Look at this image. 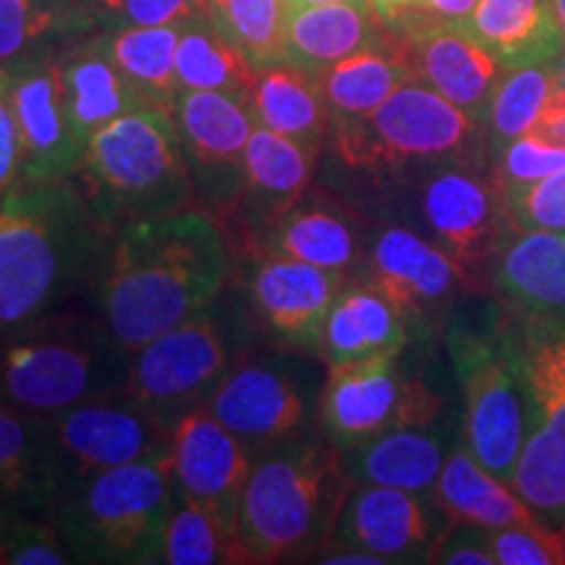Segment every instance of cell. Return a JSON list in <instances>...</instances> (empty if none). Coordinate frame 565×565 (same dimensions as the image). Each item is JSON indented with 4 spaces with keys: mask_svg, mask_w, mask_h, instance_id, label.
Returning <instances> with one entry per match:
<instances>
[{
    "mask_svg": "<svg viewBox=\"0 0 565 565\" xmlns=\"http://www.w3.org/2000/svg\"><path fill=\"white\" fill-rule=\"evenodd\" d=\"M236 270L231 231L194 204L118 231L92 301L110 335L134 353L217 299Z\"/></svg>",
    "mask_w": 565,
    "mask_h": 565,
    "instance_id": "1",
    "label": "cell"
},
{
    "mask_svg": "<svg viewBox=\"0 0 565 565\" xmlns=\"http://www.w3.org/2000/svg\"><path fill=\"white\" fill-rule=\"evenodd\" d=\"M113 242L76 179L13 183L0 196V328L95 291Z\"/></svg>",
    "mask_w": 565,
    "mask_h": 565,
    "instance_id": "2",
    "label": "cell"
},
{
    "mask_svg": "<svg viewBox=\"0 0 565 565\" xmlns=\"http://www.w3.org/2000/svg\"><path fill=\"white\" fill-rule=\"evenodd\" d=\"M349 479L320 429L254 458L238 508V542L249 565L309 563L328 545Z\"/></svg>",
    "mask_w": 565,
    "mask_h": 565,
    "instance_id": "3",
    "label": "cell"
},
{
    "mask_svg": "<svg viewBox=\"0 0 565 565\" xmlns=\"http://www.w3.org/2000/svg\"><path fill=\"white\" fill-rule=\"evenodd\" d=\"M131 353L95 312L63 307L0 328V404L51 416L124 391Z\"/></svg>",
    "mask_w": 565,
    "mask_h": 565,
    "instance_id": "4",
    "label": "cell"
},
{
    "mask_svg": "<svg viewBox=\"0 0 565 565\" xmlns=\"http://www.w3.org/2000/svg\"><path fill=\"white\" fill-rule=\"evenodd\" d=\"M76 183L110 231L194 207V186L173 113L152 105L113 118L87 141Z\"/></svg>",
    "mask_w": 565,
    "mask_h": 565,
    "instance_id": "5",
    "label": "cell"
},
{
    "mask_svg": "<svg viewBox=\"0 0 565 565\" xmlns=\"http://www.w3.org/2000/svg\"><path fill=\"white\" fill-rule=\"evenodd\" d=\"M257 341L249 303L233 278L207 307L131 353L124 391L147 412L175 427L186 414L204 408Z\"/></svg>",
    "mask_w": 565,
    "mask_h": 565,
    "instance_id": "6",
    "label": "cell"
},
{
    "mask_svg": "<svg viewBox=\"0 0 565 565\" xmlns=\"http://www.w3.org/2000/svg\"><path fill=\"white\" fill-rule=\"evenodd\" d=\"M175 503L168 458L108 469L74 487L51 519L76 565H160Z\"/></svg>",
    "mask_w": 565,
    "mask_h": 565,
    "instance_id": "7",
    "label": "cell"
},
{
    "mask_svg": "<svg viewBox=\"0 0 565 565\" xmlns=\"http://www.w3.org/2000/svg\"><path fill=\"white\" fill-rule=\"evenodd\" d=\"M445 341L463 398V445L487 471L513 482L529 435V391L511 324L450 320Z\"/></svg>",
    "mask_w": 565,
    "mask_h": 565,
    "instance_id": "8",
    "label": "cell"
},
{
    "mask_svg": "<svg viewBox=\"0 0 565 565\" xmlns=\"http://www.w3.org/2000/svg\"><path fill=\"white\" fill-rule=\"evenodd\" d=\"M484 139L469 113L419 79H406L372 116L335 126L328 147L345 168L366 173L429 171L469 160Z\"/></svg>",
    "mask_w": 565,
    "mask_h": 565,
    "instance_id": "9",
    "label": "cell"
},
{
    "mask_svg": "<svg viewBox=\"0 0 565 565\" xmlns=\"http://www.w3.org/2000/svg\"><path fill=\"white\" fill-rule=\"evenodd\" d=\"M511 333L529 391V435L513 490L547 524H565V317H515Z\"/></svg>",
    "mask_w": 565,
    "mask_h": 565,
    "instance_id": "10",
    "label": "cell"
},
{
    "mask_svg": "<svg viewBox=\"0 0 565 565\" xmlns=\"http://www.w3.org/2000/svg\"><path fill=\"white\" fill-rule=\"evenodd\" d=\"M45 424L58 500L108 469L171 456V424L147 412L126 391L95 395L45 416Z\"/></svg>",
    "mask_w": 565,
    "mask_h": 565,
    "instance_id": "11",
    "label": "cell"
},
{
    "mask_svg": "<svg viewBox=\"0 0 565 565\" xmlns=\"http://www.w3.org/2000/svg\"><path fill=\"white\" fill-rule=\"evenodd\" d=\"M301 353L254 349L223 380L204 408L242 440L254 456L299 440L317 429L320 387L303 372Z\"/></svg>",
    "mask_w": 565,
    "mask_h": 565,
    "instance_id": "12",
    "label": "cell"
},
{
    "mask_svg": "<svg viewBox=\"0 0 565 565\" xmlns=\"http://www.w3.org/2000/svg\"><path fill=\"white\" fill-rule=\"evenodd\" d=\"M317 429L338 450L356 448L372 437L440 419L443 398L419 377H412L401 356L366 359L324 366Z\"/></svg>",
    "mask_w": 565,
    "mask_h": 565,
    "instance_id": "13",
    "label": "cell"
},
{
    "mask_svg": "<svg viewBox=\"0 0 565 565\" xmlns=\"http://www.w3.org/2000/svg\"><path fill=\"white\" fill-rule=\"evenodd\" d=\"M416 228L461 267L469 288L490 280L494 252L511 231L503 196L490 175L479 173L471 160L429 168L416 192Z\"/></svg>",
    "mask_w": 565,
    "mask_h": 565,
    "instance_id": "14",
    "label": "cell"
},
{
    "mask_svg": "<svg viewBox=\"0 0 565 565\" xmlns=\"http://www.w3.org/2000/svg\"><path fill=\"white\" fill-rule=\"evenodd\" d=\"M236 280L257 333L270 349L320 359L322 328L335 296L351 278L278 254H246Z\"/></svg>",
    "mask_w": 565,
    "mask_h": 565,
    "instance_id": "15",
    "label": "cell"
},
{
    "mask_svg": "<svg viewBox=\"0 0 565 565\" xmlns=\"http://www.w3.org/2000/svg\"><path fill=\"white\" fill-rule=\"evenodd\" d=\"M192 173L194 204L228 223L244 186L254 121L249 100L225 92L183 89L173 110Z\"/></svg>",
    "mask_w": 565,
    "mask_h": 565,
    "instance_id": "16",
    "label": "cell"
},
{
    "mask_svg": "<svg viewBox=\"0 0 565 565\" xmlns=\"http://www.w3.org/2000/svg\"><path fill=\"white\" fill-rule=\"evenodd\" d=\"M359 273V280L377 288L398 309L412 333L433 330L458 294L469 288L461 267L433 238L404 223L380 225L366 236Z\"/></svg>",
    "mask_w": 565,
    "mask_h": 565,
    "instance_id": "17",
    "label": "cell"
},
{
    "mask_svg": "<svg viewBox=\"0 0 565 565\" xmlns=\"http://www.w3.org/2000/svg\"><path fill=\"white\" fill-rule=\"evenodd\" d=\"M433 494L383 484H351L324 547H351L395 563H429L448 529Z\"/></svg>",
    "mask_w": 565,
    "mask_h": 565,
    "instance_id": "18",
    "label": "cell"
},
{
    "mask_svg": "<svg viewBox=\"0 0 565 565\" xmlns=\"http://www.w3.org/2000/svg\"><path fill=\"white\" fill-rule=\"evenodd\" d=\"M6 76H9V95L21 137L17 183L76 179L87 147L68 121L61 53L34 55L13 63L6 66Z\"/></svg>",
    "mask_w": 565,
    "mask_h": 565,
    "instance_id": "19",
    "label": "cell"
},
{
    "mask_svg": "<svg viewBox=\"0 0 565 565\" xmlns=\"http://www.w3.org/2000/svg\"><path fill=\"white\" fill-rule=\"evenodd\" d=\"M254 458L257 456L207 408H196L173 427L168 463L175 498L200 505L223 526L236 532L238 508Z\"/></svg>",
    "mask_w": 565,
    "mask_h": 565,
    "instance_id": "20",
    "label": "cell"
},
{
    "mask_svg": "<svg viewBox=\"0 0 565 565\" xmlns=\"http://www.w3.org/2000/svg\"><path fill=\"white\" fill-rule=\"evenodd\" d=\"M391 32L412 68V79L440 92L445 100L469 113L484 129L487 108L505 63L475 34L456 24L406 19Z\"/></svg>",
    "mask_w": 565,
    "mask_h": 565,
    "instance_id": "21",
    "label": "cell"
},
{
    "mask_svg": "<svg viewBox=\"0 0 565 565\" xmlns=\"http://www.w3.org/2000/svg\"><path fill=\"white\" fill-rule=\"evenodd\" d=\"M320 158V150L254 126L246 147L242 196L225 223L236 249L246 246V254L257 252L265 233L309 194Z\"/></svg>",
    "mask_w": 565,
    "mask_h": 565,
    "instance_id": "22",
    "label": "cell"
},
{
    "mask_svg": "<svg viewBox=\"0 0 565 565\" xmlns=\"http://www.w3.org/2000/svg\"><path fill=\"white\" fill-rule=\"evenodd\" d=\"M450 424L440 419L391 429L356 448L338 450L349 484H383L433 494L450 450L456 448Z\"/></svg>",
    "mask_w": 565,
    "mask_h": 565,
    "instance_id": "23",
    "label": "cell"
},
{
    "mask_svg": "<svg viewBox=\"0 0 565 565\" xmlns=\"http://www.w3.org/2000/svg\"><path fill=\"white\" fill-rule=\"evenodd\" d=\"M487 282L515 317H565V231L511 228Z\"/></svg>",
    "mask_w": 565,
    "mask_h": 565,
    "instance_id": "24",
    "label": "cell"
},
{
    "mask_svg": "<svg viewBox=\"0 0 565 565\" xmlns=\"http://www.w3.org/2000/svg\"><path fill=\"white\" fill-rule=\"evenodd\" d=\"M412 330L398 309L364 280H349L335 296L322 328L320 362L324 366L401 356Z\"/></svg>",
    "mask_w": 565,
    "mask_h": 565,
    "instance_id": "25",
    "label": "cell"
},
{
    "mask_svg": "<svg viewBox=\"0 0 565 565\" xmlns=\"http://www.w3.org/2000/svg\"><path fill=\"white\" fill-rule=\"evenodd\" d=\"M249 108L254 121L312 150H328L333 116L320 84V74L294 61H275L254 74Z\"/></svg>",
    "mask_w": 565,
    "mask_h": 565,
    "instance_id": "26",
    "label": "cell"
},
{
    "mask_svg": "<svg viewBox=\"0 0 565 565\" xmlns=\"http://www.w3.org/2000/svg\"><path fill=\"white\" fill-rule=\"evenodd\" d=\"M61 76L68 121L84 147L113 118L147 105L113 63L103 32H92L61 51Z\"/></svg>",
    "mask_w": 565,
    "mask_h": 565,
    "instance_id": "27",
    "label": "cell"
},
{
    "mask_svg": "<svg viewBox=\"0 0 565 565\" xmlns=\"http://www.w3.org/2000/svg\"><path fill=\"white\" fill-rule=\"evenodd\" d=\"M257 252L351 275L362 263L364 238L349 210L328 200L303 196L265 233Z\"/></svg>",
    "mask_w": 565,
    "mask_h": 565,
    "instance_id": "28",
    "label": "cell"
},
{
    "mask_svg": "<svg viewBox=\"0 0 565 565\" xmlns=\"http://www.w3.org/2000/svg\"><path fill=\"white\" fill-rule=\"evenodd\" d=\"M393 32L370 3H328L288 9V58L309 71H324L362 51L387 45Z\"/></svg>",
    "mask_w": 565,
    "mask_h": 565,
    "instance_id": "29",
    "label": "cell"
},
{
    "mask_svg": "<svg viewBox=\"0 0 565 565\" xmlns=\"http://www.w3.org/2000/svg\"><path fill=\"white\" fill-rule=\"evenodd\" d=\"M55 500L45 416L0 404V508L51 515Z\"/></svg>",
    "mask_w": 565,
    "mask_h": 565,
    "instance_id": "30",
    "label": "cell"
},
{
    "mask_svg": "<svg viewBox=\"0 0 565 565\" xmlns=\"http://www.w3.org/2000/svg\"><path fill=\"white\" fill-rule=\"evenodd\" d=\"M435 503L448 515V521H463L484 529H503L540 521L532 505L513 490L511 482H503L487 471L469 448L463 437L450 450L440 479L433 490Z\"/></svg>",
    "mask_w": 565,
    "mask_h": 565,
    "instance_id": "31",
    "label": "cell"
},
{
    "mask_svg": "<svg viewBox=\"0 0 565 565\" xmlns=\"http://www.w3.org/2000/svg\"><path fill=\"white\" fill-rule=\"evenodd\" d=\"M92 32L97 21L84 0H0V68L61 53Z\"/></svg>",
    "mask_w": 565,
    "mask_h": 565,
    "instance_id": "32",
    "label": "cell"
},
{
    "mask_svg": "<svg viewBox=\"0 0 565 565\" xmlns=\"http://www.w3.org/2000/svg\"><path fill=\"white\" fill-rule=\"evenodd\" d=\"M505 66L555 61L563 34L550 0H482L463 26Z\"/></svg>",
    "mask_w": 565,
    "mask_h": 565,
    "instance_id": "33",
    "label": "cell"
},
{
    "mask_svg": "<svg viewBox=\"0 0 565 565\" xmlns=\"http://www.w3.org/2000/svg\"><path fill=\"white\" fill-rule=\"evenodd\" d=\"M406 79H412V68L395 38L387 45L349 55L320 71L333 129L372 116Z\"/></svg>",
    "mask_w": 565,
    "mask_h": 565,
    "instance_id": "34",
    "label": "cell"
},
{
    "mask_svg": "<svg viewBox=\"0 0 565 565\" xmlns=\"http://www.w3.org/2000/svg\"><path fill=\"white\" fill-rule=\"evenodd\" d=\"M181 24L171 26H129V30H103L105 47L126 82L152 108L175 110L181 84L175 76V47Z\"/></svg>",
    "mask_w": 565,
    "mask_h": 565,
    "instance_id": "35",
    "label": "cell"
},
{
    "mask_svg": "<svg viewBox=\"0 0 565 565\" xmlns=\"http://www.w3.org/2000/svg\"><path fill=\"white\" fill-rule=\"evenodd\" d=\"M257 66L212 24L207 13H196L181 24L175 47V76L183 89L225 92L249 100Z\"/></svg>",
    "mask_w": 565,
    "mask_h": 565,
    "instance_id": "36",
    "label": "cell"
},
{
    "mask_svg": "<svg viewBox=\"0 0 565 565\" xmlns=\"http://www.w3.org/2000/svg\"><path fill=\"white\" fill-rule=\"evenodd\" d=\"M557 79H561V68L553 61L505 66L494 87L482 129L492 158L511 141L526 137L557 87Z\"/></svg>",
    "mask_w": 565,
    "mask_h": 565,
    "instance_id": "37",
    "label": "cell"
},
{
    "mask_svg": "<svg viewBox=\"0 0 565 565\" xmlns=\"http://www.w3.org/2000/svg\"><path fill=\"white\" fill-rule=\"evenodd\" d=\"M204 13L257 68L288 58L286 0H204Z\"/></svg>",
    "mask_w": 565,
    "mask_h": 565,
    "instance_id": "38",
    "label": "cell"
},
{
    "mask_svg": "<svg viewBox=\"0 0 565 565\" xmlns=\"http://www.w3.org/2000/svg\"><path fill=\"white\" fill-rule=\"evenodd\" d=\"M160 565H249L238 534L223 526L215 515L200 505L175 498L166 536H162Z\"/></svg>",
    "mask_w": 565,
    "mask_h": 565,
    "instance_id": "39",
    "label": "cell"
},
{
    "mask_svg": "<svg viewBox=\"0 0 565 565\" xmlns=\"http://www.w3.org/2000/svg\"><path fill=\"white\" fill-rule=\"evenodd\" d=\"M0 565H76L51 515L17 511L0 542Z\"/></svg>",
    "mask_w": 565,
    "mask_h": 565,
    "instance_id": "40",
    "label": "cell"
},
{
    "mask_svg": "<svg viewBox=\"0 0 565 565\" xmlns=\"http://www.w3.org/2000/svg\"><path fill=\"white\" fill-rule=\"evenodd\" d=\"M515 231H565V168L547 179L500 192Z\"/></svg>",
    "mask_w": 565,
    "mask_h": 565,
    "instance_id": "41",
    "label": "cell"
},
{
    "mask_svg": "<svg viewBox=\"0 0 565 565\" xmlns=\"http://www.w3.org/2000/svg\"><path fill=\"white\" fill-rule=\"evenodd\" d=\"M494 565H565V524L547 521L490 529Z\"/></svg>",
    "mask_w": 565,
    "mask_h": 565,
    "instance_id": "42",
    "label": "cell"
},
{
    "mask_svg": "<svg viewBox=\"0 0 565 565\" xmlns=\"http://www.w3.org/2000/svg\"><path fill=\"white\" fill-rule=\"evenodd\" d=\"M103 30L171 26L204 11V0H84Z\"/></svg>",
    "mask_w": 565,
    "mask_h": 565,
    "instance_id": "43",
    "label": "cell"
},
{
    "mask_svg": "<svg viewBox=\"0 0 565 565\" xmlns=\"http://www.w3.org/2000/svg\"><path fill=\"white\" fill-rule=\"evenodd\" d=\"M561 168H565V150L542 145L526 134L494 154L490 179L500 192H505V189L547 179Z\"/></svg>",
    "mask_w": 565,
    "mask_h": 565,
    "instance_id": "44",
    "label": "cell"
},
{
    "mask_svg": "<svg viewBox=\"0 0 565 565\" xmlns=\"http://www.w3.org/2000/svg\"><path fill=\"white\" fill-rule=\"evenodd\" d=\"M429 563L440 565H494L490 550V529L463 521H450L429 555Z\"/></svg>",
    "mask_w": 565,
    "mask_h": 565,
    "instance_id": "45",
    "label": "cell"
},
{
    "mask_svg": "<svg viewBox=\"0 0 565 565\" xmlns=\"http://www.w3.org/2000/svg\"><path fill=\"white\" fill-rule=\"evenodd\" d=\"M21 168V137L17 113L9 95V76L0 68V196L19 181Z\"/></svg>",
    "mask_w": 565,
    "mask_h": 565,
    "instance_id": "46",
    "label": "cell"
},
{
    "mask_svg": "<svg viewBox=\"0 0 565 565\" xmlns=\"http://www.w3.org/2000/svg\"><path fill=\"white\" fill-rule=\"evenodd\" d=\"M529 137L547 147L565 150V84H561V79H557V87L540 116H536L532 129H529Z\"/></svg>",
    "mask_w": 565,
    "mask_h": 565,
    "instance_id": "47",
    "label": "cell"
},
{
    "mask_svg": "<svg viewBox=\"0 0 565 565\" xmlns=\"http://www.w3.org/2000/svg\"><path fill=\"white\" fill-rule=\"evenodd\" d=\"M479 3H482V0H416L414 11L401 21L427 19V21H440V24L466 26L471 21V17H475ZM401 21H398V24H401ZM393 26H391V30H393Z\"/></svg>",
    "mask_w": 565,
    "mask_h": 565,
    "instance_id": "48",
    "label": "cell"
},
{
    "mask_svg": "<svg viewBox=\"0 0 565 565\" xmlns=\"http://www.w3.org/2000/svg\"><path fill=\"white\" fill-rule=\"evenodd\" d=\"M370 6L377 11V17L385 21L387 30H391L393 24H398L401 19L414 11L416 0H370Z\"/></svg>",
    "mask_w": 565,
    "mask_h": 565,
    "instance_id": "49",
    "label": "cell"
},
{
    "mask_svg": "<svg viewBox=\"0 0 565 565\" xmlns=\"http://www.w3.org/2000/svg\"><path fill=\"white\" fill-rule=\"evenodd\" d=\"M288 9H303V6H328V3H370V0H286Z\"/></svg>",
    "mask_w": 565,
    "mask_h": 565,
    "instance_id": "50",
    "label": "cell"
},
{
    "mask_svg": "<svg viewBox=\"0 0 565 565\" xmlns=\"http://www.w3.org/2000/svg\"><path fill=\"white\" fill-rule=\"evenodd\" d=\"M553 3V13H555V21H557V30L563 34V42H565V0H550Z\"/></svg>",
    "mask_w": 565,
    "mask_h": 565,
    "instance_id": "51",
    "label": "cell"
},
{
    "mask_svg": "<svg viewBox=\"0 0 565 565\" xmlns=\"http://www.w3.org/2000/svg\"><path fill=\"white\" fill-rule=\"evenodd\" d=\"M17 511H11V508H0V542H3V534H6V526H9L11 515Z\"/></svg>",
    "mask_w": 565,
    "mask_h": 565,
    "instance_id": "52",
    "label": "cell"
},
{
    "mask_svg": "<svg viewBox=\"0 0 565 565\" xmlns=\"http://www.w3.org/2000/svg\"><path fill=\"white\" fill-rule=\"evenodd\" d=\"M561 84H565V66L561 68Z\"/></svg>",
    "mask_w": 565,
    "mask_h": 565,
    "instance_id": "53",
    "label": "cell"
}]
</instances>
